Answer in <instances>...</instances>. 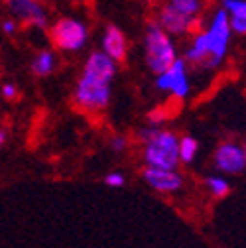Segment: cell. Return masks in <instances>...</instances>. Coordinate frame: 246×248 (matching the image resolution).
<instances>
[{"label":"cell","mask_w":246,"mask_h":248,"mask_svg":"<svg viewBox=\"0 0 246 248\" xmlns=\"http://www.w3.org/2000/svg\"><path fill=\"white\" fill-rule=\"evenodd\" d=\"M57 67V59H55V53L49 51V49H42L36 53V57L32 59V71L34 75L38 77H47L55 71Z\"/></svg>","instance_id":"cell-13"},{"label":"cell","mask_w":246,"mask_h":248,"mask_svg":"<svg viewBox=\"0 0 246 248\" xmlns=\"http://www.w3.org/2000/svg\"><path fill=\"white\" fill-rule=\"evenodd\" d=\"M215 166L225 173H242L246 170V154L236 144H223L215 154Z\"/></svg>","instance_id":"cell-9"},{"label":"cell","mask_w":246,"mask_h":248,"mask_svg":"<svg viewBox=\"0 0 246 248\" xmlns=\"http://www.w3.org/2000/svg\"><path fill=\"white\" fill-rule=\"evenodd\" d=\"M105 183L108 185V187H122V185H124V175L122 173H108L105 177Z\"/></svg>","instance_id":"cell-18"},{"label":"cell","mask_w":246,"mask_h":248,"mask_svg":"<svg viewBox=\"0 0 246 248\" xmlns=\"http://www.w3.org/2000/svg\"><path fill=\"white\" fill-rule=\"evenodd\" d=\"M144 55L146 63L154 73H162L177 59V46L158 22H150L144 34Z\"/></svg>","instance_id":"cell-2"},{"label":"cell","mask_w":246,"mask_h":248,"mask_svg":"<svg viewBox=\"0 0 246 248\" xmlns=\"http://www.w3.org/2000/svg\"><path fill=\"white\" fill-rule=\"evenodd\" d=\"M10 14L32 28H46L47 26V10L40 0H6Z\"/></svg>","instance_id":"cell-7"},{"label":"cell","mask_w":246,"mask_h":248,"mask_svg":"<svg viewBox=\"0 0 246 248\" xmlns=\"http://www.w3.org/2000/svg\"><path fill=\"white\" fill-rule=\"evenodd\" d=\"M6 140H8V128H0V152L4 150V146H6Z\"/></svg>","instance_id":"cell-22"},{"label":"cell","mask_w":246,"mask_h":248,"mask_svg":"<svg viewBox=\"0 0 246 248\" xmlns=\"http://www.w3.org/2000/svg\"><path fill=\"white\" fill-rule=\"evenodd\" d=\"M207 187L211 189V193L215 197H225L229 191H231V185L223 179V177H207Z\"/></svg>","instance_id":"cell-15"},{"label":"cell","mask_w":246,"mask_h":248,"mask_svg":"<svg viewBox=\"0 0 246 248\" xmlns=\"http://www.w3.org/2000/svg\"><path fill=\"white\" fill-rule=\"evenodd\" d=\"M101 46L110 59H114L116 63L118 61H124L126 59V53H128V40L124 36V32H122L120 28L116 26H107L105 28V34L101 38Z\"/></svg>","instance_id":"cell-11"},{"label":"cell","mask_w":246,"mask_h":248,"mask_svg":"<svg viewBox=\"0 0 246 248\" xmlns=\"http://www.w3.org/2000/svg\"><path fill=\"white\" fill-rule=\"evenodd\" d=\"M110 148H112L114 152H122V150L126 148V138H122V136L112 138V140H110Z\"/></svg>","instance_id":"cell-20"},{"label":"cell","mask_w":246,"mask_h":248,"mask_svg":"<svg viewBox=\"0 0 246 248\" xmlns=\"http://www.w3.org/2000/svg\"><path fill=\"white\" fill-rule=\"evenodd\" d=\"M2 95H4V99L14 101V99L18 97V87H16L14 83H6V85H2Z\"/></svg>","instance_id":"cell-19"},{"label":"cell","mask_w":246,"mask_h":248,"mask_svg":"<svg viewBox=\"0 0 246 248\" xmlns=\"http://www.w3.org/2000/svg\"><path fill=\"white\" fill-rule=\"evenodd\" d=\"M116 75V61L105 51H93L85 61L81 77L75 85L73 101L89 112L105 110L110 103V85Z\"/></svg>","instance_id":"cell-1"},{"label":"cell","mask_w":246,"mask_h":248,"mask_svg":"<svg viewBox=\"0 0 246 248\" xmlns=\"http://www.w3.org/2000/svg\"><path fill=\"white\" fill-rule=\"evenodd\" d=\"M231 32L238 36H246V16H229Z\"/></svg>","instance_id":"cell-17"},{"label":"cell","mask_w":246,"mask_h":248,"mask_svg":"<svg viewBox=\"0 0 246 248\" xmlns=\"http://www.w3.org/2000/svg\"><path fill=\"white\" fill-rule=\"evenodd\" d=\"M150 2H156V0H150Z\"/></svg>","instance_id":"cell-24"},{"label":"cell","mask_w":246,"mask_h":248,"mask_svg":"<svg viewBox=\"0 0 246 248\" xmlns=\"http://www.w3.org/2000/svg\"><path fill=\"white\" fill-rule=\"evenodd\" d=\"M221 8L229 16H246V0H223Z\"/></svg>","instance_id":"cell-16"},{"label":"cell","mask_w":246,"mask_h":248,"mask_svg":"<svg viewBox=\"0 0 246 248\" xmlns=\"http://www.w3.org/2000/svg\"><path fill=\"white\" fill-rule=\"evenodd\" d=\"M146 164L152 168L175 170L179 162V140L173 132L158 130L146 140Z\"/></svg>","instance_id":"cell-3"},{"label":"cell","mask_w":246,"mask_h":248,"mask_svg":"<svg viewBox=\"0 0 246 248\" xmlns=\"http://www.w3.org/2000/svg\"><path fill=\"white\" fill-rule=\"evenodd\" d=\"M209 44V55H211V69L219 67L223 59L227 57L229 44H231V24H229V14L219 8L215 10L209 18L207 28L203 30Z\"/></svg>","instance_id":"cell-5"},{"label":"cell","mask_w":246,"mask_h":248,"mask_svg":"<svg viewBox=\"0 0 246 248\" xmlns=\"http://www.w3.org/2000/svg\"><path fill=\"white\" fill-rule=\"evenodd\" d=\"M156 22L166 30L169 36H187L191 32H197V28L201 26V20H193V18H187L179 12H175L173 8H169L168 4H164L158 12V18Z\"/></svg>","instance_id":"cell-8"},{"label":"cell","mask_w":246,"mask_h":248,"mask_svg":"<svg viewBox=\"0 0 246 248\" xmlns=\"http://www.w3.org/2000/svg\"><path fill=\"white\" fill-rule=\"evenodd\" d=\"M49 40L61 51H81L89 42V28L79 18H59L49 28Z\"/></svg>","instance_id":"cell-4"},{"label":"cell","mask_w":246,"mask_h":248,"mask_svg":"<svg viewBox=\"0 0 246 248\" xmlns=\"http://www.w3.org/2000/svg\"><path fill=\"white\" fill-rule=\"evenodd\" d=\"M156 87L160 91L171 93V95L177 97V99H185L189 95V91H191V81H189V73H187V61L177 57L168 69L158 73Z\"/></svg>","instance_id":"cell-6"},{"label":"cell","mask_w":246,"mask_h":248,"mask_svg":"<svg viewBox=\"0 0 246 248\" xmlns=\"http://www.w3.org/2000/svg\"><path fill=\"white\" fill-rule=\"evenodd\" d=\"M197 148H199L197 140L193 136H185V138L179 142V160H183L185 164L193 162L195 154H197Z\"/></svg>","instance_id":"cell-14"},{"label":"cell","mask_w":246,"mask_h":248,"mask_svg":"<svg viewBox=\"0 0 246 248\" xmlns=\"http://www.w3.org/2000/svg\"><path fill=\"white\" fill-rule=\"evenodd\" d=\"M166 4L175 12L193 20H201L205 10V0H166Z\"/></svg>","instance_id":"cell-12"},{"label":"cell","mask_w":246,"mask_h":248,"mask_svg":"<svg viewBox=\"0 0 246 248\" xmlns=\"http://www.w3.org/2000/svg\"><path fill=\"white\" fill-rule=\"evenodd\" d=\"M144 179L156 191H164V193L177 191L181 185H183V179H181V175L177 171H173V170H162V168H152V166H148L144 170Z\"/></svg>","instance_id":"cell-10"},{"label":"cell","mask_w":246,"mask_h":248,"mask_svg":"<svg viewBox=\"0 0 246 248\" xmlns=\"http://www.w3.org/2000/svg\"><path fill=\"white\" fill-rule=\"evenodd\" d=\"M2 30L6 34H14L16 32V22L14 20H6V22H2Z\"/></svg>","instance_id":"cell-21"},{"label":"cell","mask_w":246,"mask_h":248,"mask_svg":"<svg viewBox=\"0 0 246 248\" xmlns=\"http://www.w3.org/2000/svg\"><path fill=\"white\" fill-rule=\"evenodd\" d=\"M242 150H244V154H246V144H244V148H242Z\"/></svg>","instance_id":"cell-23"}]
</instances>
